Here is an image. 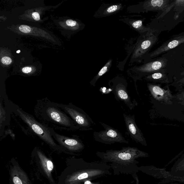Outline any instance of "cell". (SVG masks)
I'll list each match as a JSON object with an SVG mask.
<instances>
[{"instance_id": "6da1fadb", "label": "cell", "mask_w": 184, "mask_h": 184, "mask_svg": "<svg viewBox=\"0 0 184 184\" xmlns=\"http://www.w3.org/2000/svg\"><path fill=\"white\" fill-rule=\"evenodd\" d=\"M34 115L40 123L53 130L75 131L77 126L69 116L47 97L37 101Z\"/></svg>"}, {"instance_id": "7a4b0ae2", "label": "cell", "mask_w": 184, "mask_h": 184, "mask_svg": "<svg viewBox=\"0 0 184 184\" xmlns=\"http://www.w3.org/2000/svg\"><path fill=\"white\" fill-rule=\"evenodd\" d=\"M12 111L41 140L53 149L62 150L60 147L55 142L48 127L37 120L33 115L24 112L18 106H13Z\"/></svg>"}, {"instance_id": "3957f363", "label": "cell", "mask_w": 184, "mask_h": 184, "mask_svg": "<svg viewBox=\"0 0 184 184\" xmlns=\"http://www.w3.org/2000/svg\"><path fill=\"white\" fill-rule=\"evenodd\" d=\"M58 106L68 115L76 125L79 131H88L94 129L95 123L83 109L72 103L64 104L56 103Z\"/></svg>"}, {"instance_id": "277c9868", "label": "cell", "mask_w": 184, "mask_h": 184, "mask_svg": "<svg viewBox=\"0 0 184 184\" xmlns=\"http://www.w3.org/2000/svg\"><path fill=\"white\" fill-rule=\"evenodd\" d=\"M167 59L160 58L133 69L130 75L135 82L136 90L138 94L136 82L137 80H141L142 78L154 73L166 72L165 67L167 64Z\"/></svg>"}, {"instance_id": "5b68a950", "label": "cell", "mask_w": 184, "mask_h": 184, "mask_svg": "<svg viewBox=\"0 0 184 184\" xmlns=\"http://www.w3.org/2000/svg\"><path fill=\"white\" fill-rule=\"evenodd\" d=\"M127 85L125 79L119 78L113 79L109 83V87L116 99L124 103L132 111L138 105V103L129 95L127 90Z\"/></svg>"}, {"instance_id": "8992f818", "label": "cell", "mask_w": 184, "mask_h": 184, "mask_svg": "<svg viewBox=\"0 0 184 184\" xmlns=\"http://www.w3.org/2000/svg\"><path fill=\"white\" fill-rule=\"evenodd\" d=\"M104 130L99 132H94L93 137L95 141L106 144H111L116 142L128 144L123 136L116 129L100 122Z\"/></svg>"}, {"instance_id": "52a82bcc", "label": "cell", "mask_w": 184, "mask_h": 184, "mask_svg": "<svg viewBox=\"0 0 184 184\" xmlns=\"http://www.w3.org/2000/svg\"><path fill=\"white\" fill-rule=\"evenodd\" d=\"M171 84H167L162 87L160 83H148V90L151 95L156 101L167 105H171L175 101L173 95L170 89Z\"/></svg>"}, {"instance_id": "ba28073f", "label": "cell", "mask_w": 184, "mask_h": 184, "mask_svg": "<svg viewBox=\"0 0 184 184\" xmlns=\"http://www.w3.org/2000/svg\"><path fill=\"white\" fill-rule=\"evenodd\" d=\"M123 116L126 129L132 139L136 142L146 146V141L143 134L136 123L134 115L131 116L124 113Z\"/></svg>"}, {"instance_id": "9c48e42d", "label": "cell", "mask_w": 184, "mask_h": 184, "mask_svg": "<svg viewBox=\"0 0 184 184\" xmlns=\"http://www.w3.org/2000/svg\"><path fill=\"white\" fill-rule=\"evenodd\" d=\"M49 128L54 139L64 148L71 150H77L83 148V143L77 136H75L71 138L58 134L52 128Z\"/></svg>"}, {"instance_id": "30bf717a", "label": "cell", "mask_w": 184, "mask_h": 184, "mask_svg": "<svg viewBox=\"0 0 184 184\" xmlns=\"http://www.w3.org/2000/svg\"><path fill=\"white\" fill-rule=\"evenodd\" d=\"M183 43H184V35L173 37L166 41L160 47L152 52L150 55V57H157L161 54L173 49Z\"/></svg>"}, {"instance_id": "8fae6325", "label": "cell", "mask_w": 184, "mask_h": 184, "mask_svg": "<svg viewBox=\"0 0 184 184\" xmlns=\"http://www.w3.org/2000/svg\"><path fill=\"white\" fill-rule=\"evenodd\" d=\"M171 2L170 0H152L145 3V8L148 11H162L163 12L160 17L163 16L171 5Z\"/></svg>"}, {"instance_id": "7c38bea8", "label": "cell", "mask_w": 184, "mask_h": 184, "mask_svg": "<svg viewBox=\"0 0 184 184\" xmlns=\"http://www.w3.org/2000/svg\"><path fill=\"white\" fill-rule=\"evenodd\" d=\"M144 79L146 81L152 83H165L168 84L172 83L174 81L173 78L167 72L154 73L145 77Z\"/></svg>"}, {"instance_id": "4fadbf2b", "label": "cell", "mask_w": 184, "mask_h": 184, "mask_svg": "<svg viewBox=\"0 0 184 184\" xmlns=\"http://www.w3.org/2000/svg\"><path fill=\"white\" fill-rule=\"evenodd\" d=\"M169 173L173 176L184 177V152L176 161L171 167Z\"/></svg>"}, {"instance_id": "5bb4252c", "label": "cell", "mask_w": 184, "mask_h": 184, "mask_svg": "<svg viewBox=\"0 0 184 184\" xmlns=\"http://www.w3.org/2000/svg\"><path fill=\"white\" fill-rule=\"evenodd\" d=\"M111 61H109L106 64V65L104 66L103 68L101 69V71L99 72L96 75L95 77L90 82L91 85L92 86L95 87L96 86V82H97V81L98 80L99 78L103 75L104 74L108 71V69H109V66L110 65Z\"/></svg>"}, {"instance_id": "9a60e30c", "label": "cell", "mask_w": 184, "mask_h": 184, "mask_svg": "<svg viewBox=\"0 0 184 184\" xmlns=\"http://www.w3.org/2000/svg\"><path fill=\"white\" fill-rule=\"evenodd\" d=\"M174 101L184 107V88L173 95Z\"/></svg>"}, {"instance_id": "2e32d148", "label": "cell", "mask_w": 184, "mask_h": 184, "mask_svg": "<svg viewBox=\"0 0 184 184\" xmlns=\"http://www.w3.org/2000/svg\"><path fill=\"white\" fill-rule=\"evenodd\" d=\"M171 85L175 88V91L177 92L184 87V76L174 80Z\"/></svg>"}, {"instance_id": "e0dca14e", "label": "cell", "mask_w": 184, "mask_h": 184, "mask_svg": "<svg viewBox=\"0 0 184 184\" xmlns=\"http://www.w3.org/2000/svg\"><path fill=\"white\" fill-rule=\"evenodd\" d=\"M119 159L123 160H129L131 158L132 155L128 152H122L119 153L118 155Z\"/></svg>"}, {"instance_id": "ac0fdd59", "label": "cell", "mask_w": 184, "mask_h": 184, "mask_svg": "<svg viewBox=\"0 0 184 184\" xmlns=\"http://www.w3.org/2000/svg\"><path fill=\"white\" fill-rule=\"evenodd\" d=\"M19 29L21 32L24 33H28L31 30V28L29 26L25 25L20 26Z\"/></svg>"}, {"instance_id": "d6986e66", "label": "cell", "mask_w": 184, "mask_h": 184, "mask_svg": "<svg viewBox=\"0 0 184 184\" xmlns=\"http://www.w3.org/2000/svg\"><path fill=\"white\" fill-rule=\"evenodd\" d=\"M119 7L118 5H112V6L108 8V9H107V12L108 13H112L113 12L116 11V10H117L118 9Z\"/></svg>"}, {"instance_id": "ffe728a7", "label": "cell", "mask_w": 184, "mask_h": 184, "mask_svg": "<svg viewBox=\"0 0 184 184\" xmlns=\"http://www.w3.org/2000/svg\"><path fill=\"white\" fill-rule=\"evenodd\" d=\"M1 61L2 64H6V65H9L12 62V60L9 57H5L2 59Z\"/></svg>"}, {"instance_id": "44dd1931", "label": "cell", "mask_w": 184, "mask_h": 184, "mask_svg": "<svg viewBox=\"0 0 184 184\" xmlns=\"http://www.w3.org/2000/svg\"><path fill=\"white\" fill-rule=\"evenodd\" d=\"M142 21L141 20H138L134 22L133 23L132 26L134 28H137L142 26Z\"/></svg>"}, {"instance_id": "7402d4cb", "label": "cell", "mask_w": 184, "mask_h": 184, "mask_svg": "<svg viewBox=\"0 0 184 184\" xmlns=\"http://www.w3.org/2000/svg\"><path fill=\"white\" fill-rule=\"evenodd\" d=\"M66 24L69 26L73 27L76 25V22L71 20H68L66 21Z\"/></svg>"}, {"instance_id": "603a6c76", "label": "cell", "mask_w": 184, "mask_h": 184, "mask_svg": "<svg viewBox=\"0 0 184 184\" xmlns=\"http://www.w3.org/2000/svg\"><path fill=\"white\" fill-rule=\"evenodd\" d=\"M47 167L49 171H51L53 169V163L50 160L48 161L47 162Z\"/></svg>"}, {"instance_id": "cb8c5ba5", "label": "cell", "mask_w": 184, "mask_h": 184, "mask_svg": "<svg viewBox=\"0 0 184 184\" xmlns=\"http://www.w3.org/2000/svg\"><path fill=\"white\" fill-rule=\"evenodd\" d=\"M32 16L33 19L36 21H39L40 20V16L38 12H34L32 14Z\"/></svg>"}, {"instance_id": "d4e9b609", "label": "cell", "mask_w": 184, "mask_h": 184, "mask_svg": "<svg viewBox=\"0 0 184 184\" xmlns=\"http://www.w3.org/2000/svg\"><path fill=\"white\" fill-rule=\"evenodd\" d=\"M23 72L25 73H29L32 71V68L30 67H25L22 69Z\"/></svg>"}, {"instance_id": "484cf974", "label": "cell", "mask_w": 184, "mask_h": 184, "mask_svg": "<svg viewBox=\"0 0 184 184\" xmlns=\"http://www.w3.org/2000/svg\"><path fill=\"white\" fill-rule=\"evenodd\" d=\"M13 182L15 184H23L20 178L17 177H15L13 178Z\"/></svg>"}, {"instance_id": "4316f807", "label": "cell", "mask_w": 184, "mask_h": 184, "mask_svg": "<svg viewBox=\"0 0 184 184\" xmlns=\"http://www.w3.org/2000/svg\"><path fill=\"white\" fill-rule=\"evenodd\" d=\"M88 177V174L87 173H83L81 174V175H79L78 177L77 178L78 179L81 180L87 178Z\"/></svg>"}, {"instance_id": "83f0119b", "label": "cell", "mask_w": 184, "mask_h": 184, "mask_svg": "<svg viewBox=\"0 0 184 184\" xmlns=\"http://www.w3.org/2000/svg\"><path fill=\"white\" fill-rule=\"evenodd\" d=\"M183 76H184V70L181 73H180L179 75L174 77V80L179 79V78L183 77Z\"/></svg>"}, {"instance_id": "f1b7e54d", "label": "cell", "mask_w": 184, "mask_h": 184, "mask_svg": "<svg viewBox=\"0 0 184 184\" xmlns=\"http://www.w3.org/2000/svg\"><path fill=\"white\" fill-rule=\"evenodd\" d=\"M166 184H182V183H178L177 182H173L169 183H168Z\"/></svg>"}, {"instance_id": "f546056e", "label": "cell", "mask_w": 184, "mask_h": 184, "mask_svg": "<svg viewBox=\"0 0 184 184\" xmlns=\"http://www.w3.org/2000/svg\"><path fill=\"white\" fill-rule=\"evenodd\" d=\"M84 184H91V183L90 181H87L85 182Z\"/></svg>"}, {"instance_id": "4dcf8cb0", "label": "cell", "mask_w": 184, "mask_h": 184, "mask_svg": "<svg viewBox=\"0 0 184 184\" xmlns=\"http://www.w3.org/2000/svg\"><path fill=\"white\" fill-rule=\"evenodd\" d=\"M20 50H18L17 51V53H20Z\"/></svg>"}]
</instances>
